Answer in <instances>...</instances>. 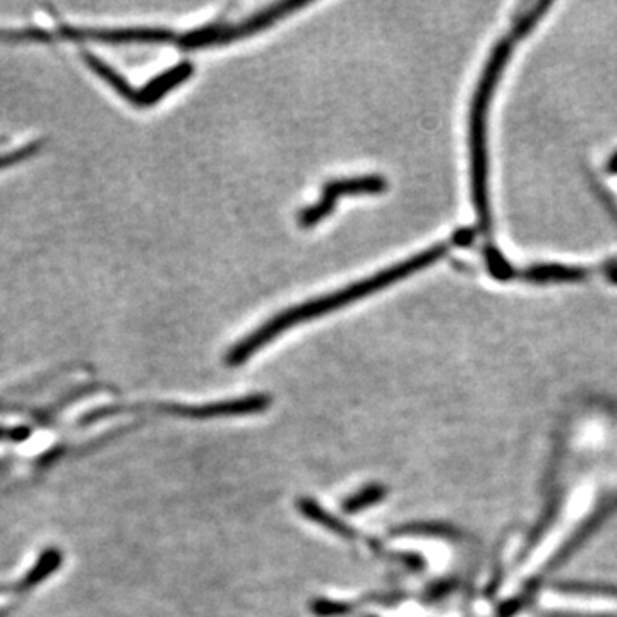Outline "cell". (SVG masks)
Masks as SVG:
<instances>
[{
	"label": "cell",
	"instance_id": "7",
	"mask_svg": "<svg viewBox=\"0 0 617 617\" xmlns=\"http://www.w3.org/2000/svg\"><path fill=\"white\" fill-rule=\"evenodd\" d=\"M193 73H194V65H191L189 62H182L164 75L154 77L144 88L136 90V98H134L133 105H154L158 100H162L165 96L166 93H170L174 88L182 85L185 79H189Z\"/></svg>",
	"mask_w": 617,
	"mask_h": 617
},
{
	"label": "cell",
	"instance_id": "1",
	"mask_svg": "<svg viewBox=\"0 0 617 617\" xmlns=\"http://www.w3.org/2000/svg\"><path fill=\"white\" fill-rule=\"evenodd\" d=\"M489 93L503 131L485 156L501 158L481 165V196L487 170L501 187L481 232L503 242L487 249L516 270H617V2H532Z\"/></svg>",
	"mask_w": 617,
	"mask_h": 617
},
{
	"label": "cell",
	"instance_id": "5",
	"mask_svg": "<svg viewBox=\"0 0 617 617\" xmlns=\"http://www.w3.org/2000/svg\"><path fill=\"white\" fill-rule=\"evenodd\" d=\"M388 184L379 175H365L345 181L328 182L323 187V196L316 204H311L309 208L301 211L299 214V226L302 228H313L319 225L326 216H330L340 197L346 196H377L386 191Z\"/></svg>",
	"mask_w": 617,
	"mask_h": 617
},
{
	"label": "cell",
	"instance_id": "8",
	"mask_svg": "<svg viewBox=\"0 0 617 617\" xmlns=\"http://www.w3.org/2000/svg\"><path fill=\"white\" fill-rule=\"evenodd\" d=\"M363 496H357L352 501H348V510H361L362 506L369 504V503H374L377 497L381 496V491L379 489H369L365 493H362Z\"/></svg>",
	"mask_w": 617,
	"mask_h": 617
},
{
	"label": "cell",
	"instance_id": "4",
	"mask_svg": "<svg viewBox=\"0 0 617 617\" xmlns=\"http://www.w3.org/2000/svg\"><path fill=\"white\" fill-rule=\"evenodd\" d=\"M592 501H593V493H592V489H587V487L580 489L578 493L572 494V501L564 508L562 516L557 520L556 525L551 530V533H547V537L537 547V551H533V554L528 557L523 570H520L518 576L514 578V583H520L522 580L530 578V574L537 572L543 562L556 552L557 547L570 537L574 527L592 510Z\"/></svg>",
	"mask_w": 617,
	"mask_h": 617
},
{
	"label": "cell",
	"instance_id": "3",
	"mask_svg": "<svg viewBox=\"0 0 617 617\" xmlns=\"http://www.w3.org/2000/svg\"><path fill=\"white\" fill-rule=\"evenodd\" d=\"M307 5L309 4H305V2H280V4H274L272 7H268L266 11L253 15L247 21H242L237 25L211 26V28H201V30L184 33L181 36H177L175 44L184 50H196V48H204V46L232 44L235 40L251 36L257 31L266 30L268 26H272L273 23L284 19L285 15H292L295 11H301Z\"/></svg>",
	"mask_w": 617,
	"mask_h": 617
},
{
	"label": "cell",
	"instance_id": "2",
	"mask_svg": "<svg viewBox=\"0 0 617 617\" xmlns=\"http://www.w3.org/2000/svg\"><path fill=\"white\" fill-rule=\"evenodd\" d=\"M452 245H458V244L454 241L441 242V244L433 245L427 251H422L417 256L410 257L407 261L394 264L384 272H379L371 278L352 284V285L345 286L338 292H333L330 295H324V297H319L314 301L305 302L301 305L286 309L284 313H280L278 316L272 317L261 328H257L256 332L251 333L247 338H244L239 345L234 346L226 355L228 365H241L242 362L247 361L261 346L270 343L273 338H276L278 334L290 330L292 326H295L299 323H305V321L323 316L326 313L336 311L340 307H345L352 302L363 299L371 294H376L379 290L393 285L400 280H405L413 273L421 272L427 266H433L439 259H443L450 253Z\"/></svg>",
	"mask_w": 617,
	"mask_h": 617
},
{
	"label": "cell",
	"instance_id": "6",
	"mask_svg": "<svg viewBox=\"0 0 617 617\" xmlns=\"http://www.w3.org/2000/svg\"><path fill=\"white\" fill-rule=\"evenodd\" d=\"M541 607L554 612L572 614H612L617 616V597L599 593H570V592H545L541 595Z\"/></svg>",
	"mask_w": 617,
	"mask_h": 617
}]
</instances>
